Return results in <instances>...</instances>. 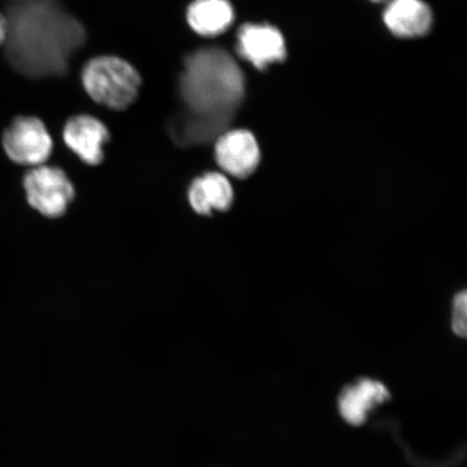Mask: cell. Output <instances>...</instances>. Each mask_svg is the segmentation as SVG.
Masks as SVG:
<instances>
[{
	"label": "cell",
	"mask_w": 467,
	"mask_h": 467,
	"mask_svg": "<svg viewBox=\"0 0 467 467\" xmlns=\"http://www.w3.org/2000/svg\"><path fill=\"white\" fill-rule=\"evenodd\" d=\"M179 90L184 109L169 121V132L185 148L204 144L229 130L244 97V74L229 52L203 48L185 58Z\"/></svg>",
	"instance_id": "6da1fadb"
},
{
	"label": "cell",
	"mask_w": 467,
	"mask_h": 467,
	"mask_svg": "<svg viewBox=\"0 0 467 467\" xmlns=\"http://www.w3.org/2000/svg\"><path fill=\"white\" fill-rule=\"evenodd\" d=\"M7 17L5 54L17 72L32 78L62 76L86 42L85 27L60 0H31Z\"/></svg>",
	"instance_id": "7a4b0ae2"
},
{
	"label": "cell",
	"mask_w": 467,
	"mask_h": 467,
	"mask_svg": "<svg viewBox=\"0 0 467 467\" xmlns=\"http://www.w3.org/2000/svg\"><path fill=\"white\" fill-rule=\"evenodd\" d=\"M83 84L93 100L120 110L136 100L141 78L131 64L119 57H99L87 63Z\"/></svg>",
	"instance_id": "3957f363"
},
{
	"label": "cell",
	"mask_w": 467,
	"mask_h": 467,
	"mask_svg": "<svg viewBox=\"0 0 467 467\" xmlns=\"http://www.w3.org/2000/svg\"><path fill=\"white\" fill-rule=\"evenodd\" d=\"M29 206L48 218H58L74 200V186L60 168L37 166L23 180Z\"/></svg>",
	"instance_id": "277c9868"
},
{
	"label": "cell",
	"mask_w": 467,
	"mask_h": 467,
	"mask_svg": "<svg viewBox=\"0 0 467 467\" xmlns=\"http://www.w3.org/2000/svg\"><path fill=\"white\" fill-rule=\"evenodd\" d=\"M3 146L9 160L34 168L48 161L54 143L42 120L20 116L5 130Z\"/></svg>",
	"instance_id": "5b68a950"
},
{
	"label": "cell",
	"mask_w": 467,
	"mask_h": 467,
	"mask_svg": "<svg viewBox=\"0 0 467 467\" xmlns=\"http://www.w3.org/2000/svg\"><path fill=\"white\" fill-rule=\"evenodd\" d=\"M215 161L222 171L237 179H246L259 167L258 141L248 130H226L215 142Z\"/></svg>",
	"instance_id": "8992f818"
},
{
	"label": "cell",
	"mask_w": 467,
	"mask_h": 467,
	"mask_svg": "<svg viewBox=\"0 0 467 467\" xmlns=\"http://www.w3.org/2000/svg\"><path fill=\"white\" fill-rule=\"evenodd\" d=\"M239 56L258 69L285 60V39L276 27L268 25H246L237 34Z\"/></svg>",
	"instance_id": "52a82bcc"
},
{
	"label": "cell",
	"mask_w": 467,
	"mask_h": 467,
	"mask_svg": "<svg viewBox=\"0 0 467 467\" xmlns=\"http://www.w3.org/2000/svg\"><path fill=\"white\" fill-rule=\"evenodd\" d=\"M64 141L81 161L96 166L104 159L103 146L109 140L108 128L95 117L75 116L63 131Z\"/></svg>",
	"instance_id": "ba28073f"
},
{
	"label": "cell",
	"mask_w": 467,
	"mask_h": 467,
	"mask_svg": "<svg viewBox=\"0 0 467 467\" xmlns=\"http://www.w3.org/2000/svg\"><path fill=\"white\" fill-rule=\"evenodd\" d=\"M389 399L387 387L371 379H361L348 385L338 397V411L350 425L364 424L368 412Z\"/></svg>",
	"instance_id": "9c48e42d"
},
{
	"label": "cell",
	"mask_w": 467,
	"mask_h": 467,
	"mask_svg": "<svg viewBox=\"0 0 467 467\" xmlns=\"http://www.w3.org/2000/svg\"><path fill=\"white\" fill-rule=\"evenodd\" d=\"M384 22L396 36L418 37L430 31L433 15L421 0H392L385 10Z\"/></svg>",
	"instance_id": "30bf717a"
},
{
	"label": "cell",
	"mask_w": 467,
	"mask_h": 467,
	"mask_svg": "<svg viewBox=\"0 0 467 467\" xmlns=\"http://www.w3.org/2000/svg\"><path fill=\"white\" fill-rule=\"evenodd\" d=\"M189 201L198 214L209 215L213 210L226 212L232 207L234 190L224 174L208 172L192 181Z\"/></svg>",
	"instance_id": "8fae6325"
},
{
	"label": "cell",
	"mask_w": 467,
	"mask_h": 467,
	"mask_svg": "<svg viewBox=\"0 0 467 467\" xmlns=\"http://www.w3.org/2000/svg\"><path fill=\"white\" fill-rule=\"evenodd\" d=\"M188 21L202 36H219L232 26L233 5L229 0H194L188 10Z\"/></svg>",
	"instance_id": "7c38bea8"
},
{
	"label": "cell",
	"mask_w": 467,
	"mask_h": 467,
	"mask_svg": "<svg viewBox=\"0 0 467 467\" xmlns=\"http://www.w3.org/2000/svg\"><path fill=\"white\" fill-rule=\"evenodd\" d=\"M452 330L460 337H465L467 332V295L461 291L455 295L452 306Z\"/></svg>",
	"instance_id": "4fadbf2b"
},
{
	"label": "cell",
	"mask_w": 467,
	"mask_h": 467,
	"mask_svg": "<svg viewBox=\"0 0 467 467\" xmlns=\"http://www.w3.org/2000/svg\"><path fill=\"white\" fill-rule=\"evenodd\" d=\"M8 22L7 17L0 14V46L5 45V38H7Z\"/></svg>",
	"instance_id": "5bb4252c"
},
{
	"label": "cell",
	"mask_w": 467,
	"mask_h": 467,
	"mask_svg": "<svg viewBox=\"0 0 467 467\" xmlns=\"http://www.w3.org/2000/svg\"><path fill=\"white\" fill-rule=\"evenodd\" d=\"M372 2H383V0H372Z\"/></svg>",
	"instance_id": "9a60e30c"
}]
</instances>
